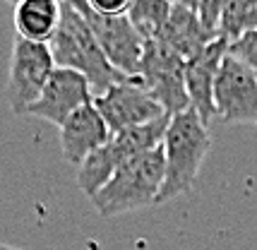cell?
Masks as SVG:
<instances>
[{
  "instance_id": "obj_1",
  "label": "cell",
  "mask_w": 257,
  "mask_h": 250,
  "mask_svg": "<svg viewBox=\"0 0 257 250\" xmlns=\"http://www.w3.org/2000/svg\"><path fill=\"white\" fill-rule=\"evenodd\" d=\"M161 149H164V161H166V178H164L157 205L176 200L195 185L202 164L212 149L209 125L192 108L171 115Z\"/></svg>"
},
{
  "instance_id": "obj_2",
  "label": "cell",
  "mask_w": 257,
  "mask_h": 250,
  "mask_svg": "<svg viewBox=\"0 0 257 250\" xmlns=\"http://www.w3.org/2000/svg\"><path fill=\"white\" fill-rule=\"evenodd\" d=\"M48 48L53 53L56 68L77 70L89 80L94 96L101 94L103 89H108L115 82L127 80V75H123L120 70H115L111 65V60L101 51L87 20L79 15V10L70 0H63L60 24L48 41Z\"/></svg>"
},
{
  "instance_id": "obj_3",
  "label": "cell",
  "mask_w": 257,
  "mask_h": 250,
  "mask_svg": "<svg viewBox=\"0 0 257 250\" xmlns=\"http://www.w3.org/2000/svg\"><path fill=\"white\" fill-rule=\"evenodd\" d=\"M164 178H166L164 149H149L145 154H137L130 161H125L111 176V181L89 200L101 216L135 212L142 207L157 205Z\"/></svg>"
},
{
  "instance_id": "obj_4",
  "label": "cell",
  "mask_w": 257,
  "mask_h": 250,
  "mask_svg": "<svg viewBox=\"0 0 257 250\" xmlns=\"http://www.w3.org/2000/svg\"><path fill=\"white\" fill-rule=\"evenodd\" d=\"M171 115H161L152 123L137 125V128H127L120 130L96 152H91L87 159L77 166V185L79 190L91 197L96 195L111 181V176L123 166L125 161H130L137 154H145L149 149L161 147L164 135H166V128Z\"/></svg>"
},
{
  "instance_id": "obj_5",
  "label": "cell",
  "mask_w": 257,
  "mask_h": 250,
  "mask_svg": "<svg viewBox=\"0 0 257 250\" xmlns=\"http://www.w3.org/2000/svg\"><path fill=\"white\" fill-rule=\"evenodd\" d=\"M53 70H56V60H53V53H51L48 44L15 36L8 82H5V99L10 103L12 113H27V108L44 91L48 77L53 75Z\"/></svg>"
},
{
  "instance_id": "obj_6",
  "label": "cell",
  "mask_w": 257,
  "mask_h": 250,
  "mask_svg": "<svg viewBox=\"0 0 257 250\" xmlns=\"http://www.w3.org/2000/svg\"><path fill=\"white\" fill-rule=\"evenodd\" d=\"M137 80L142 82L154 101L164 108V113L176 115L190 108L188 91H185V60L173 53L159 39H147L145 53L140 60Z\"/></svg>"
},
{
  "instance_id": "obj_7",
  "label": "cell",
  "mask_w": 257,
  "mask_h": 250,
  "mask_svg": "<svg viewBox=\"0 0 257 250\" xmlns=\"http://www.w3.org/2000/svg\"><path fill=\"white\" fill-rule=\"evenodd\" d=\"M214 113L226 125H257V75L228 51L214 82Z\"/></svg>"
},
{
  "instance_id": "obj_8",
  "label": "cell",
  "mask_w": 257,
  "mask_h": 250,
  "mask_svg": "<svg viewBox=\"0 0 257 250\" xmlns=\"http://www.w3.org/2000/svg\"><path fill=\"white\" fill-rule=\"evenodd\" d=\"M70 3L87 20L101 51L111 60L113 68L120 70L127 77H137L140 60L145 53V39L127 20V15H101V12L91 10L87 0H70Z\"/></svg>"
},
{
  "instance_id": "obj_9",
  "label": "cell",
  "mask_w": 257,
  "mask_h": 250,
  "mask_svg": "<svg viewBox=\"0 0 257 250\" xmlns=\"http://www.w3.org/2000/svg\"><path fill=\"white\" fill-rule=\"evenodd\" d=\"M91 101H94L96 111L106 120V125H108V130L113 135L120 133V130L152 123V120H157L161 115H166L164 108L154 101V96L142 87V82L137 77H127L123 82H115L108 89L96 94Z\"/></svg>"
},
{
  "instance_id": "obj_10",
  "label": "cell",
  "mask_w": 257,
  "mask_h": 250,
  "mask_svg": "<svg viewBox=\"0 0 257 250\" xmlns=\"http://www.w3.org/2000/svg\"><path fill=\"white\" fill-rule=\"evenodd\" d=\"M91 99H94L91 84L82 72L70 68H56L46 82L44 91L27 108L24 115H36V118L48 120V123L60 128L77 108L89 103Z\"/></svg>"
},
{
  "instance_id": "obj_11",
  "label": "cell",
  "mask_w": 257,
  "mask_h": 250,
  "mask_svg": "<svg viewBox=\"0 0 257 250\" xmlns=\"http://www.w3.org/2000/svg\"><path fill=\"white\" fill-rule=\"evenodd\" d=\"M228 51V41L216 36L209 46H204L195 58L185 63V91L190 108L209 125L214 115V82L216 72Z\"/></svg>"
},
{
  "instance_id": "obj_12",
  "label": "cell",
  "mask_w": 257,
  "mask_h": 250,
  "mask_svg": "<svg viewBox=\"0 0 257 250\" xmlns=\"http://www.w3.org/2000/svg\"><path fill=\"white\" fill-rule=\"evenodd\" d=\"M58 130H60V135H58V140H60V152H63V157H65L70 164H75V166H79L91 152H96L99 147H103L113 137V133L108 130L106 120H103L101 113L96 111L94 101L84 103L82 108H77Z\"/></svg>"
},
{
  "instance_id": "obj_13",
  "label": "cell",
  "mask_w": 257,
  "mask_h": 250,
  "mask_svg": "<svg viewBox=\"0 0 257 250\" xmlns=\"http://www.w3.org/2000/svg\"><path fill=\"white\" fill-rule=\"evenodd\" d=\"M159 39L161 44H166L173 53H178L185 63L195 58L204 46H209L216 39L214 32H209L204 24L200 22L197 12L190 10V8H180V5H173L171 8V15H168L164 29L159 32Z\"/></svg>"
},
{
  "instance_id": "obj_14",
  "label": "cell",
  "mask_w": 257,
  "mask_h": 250,
  "mask_svg": "<svg viewBox=\"0 0 257 250\" xmlns=\"http://www.w3.org/2000/svg\"><path fill=\"white\" fill-rule=\"evenodd\" d=\"M63 15V0H20L15 3V32L22 39L48 44Z\"/></svg>"
},
{
  "instance_id": "obj_15",
  "label": "cell",
  "mask_w": 257,
  "mask_h": 250,
  "mask_svg": "<svg viewBox=\"0 0 257 250\" xmlns=\"http://www.w3.org/2000/svg\"><path fill=\"white\" fill-rule=\"evenodd\" d=\"M171 8L173 5L168 0H133V5L127 10V20L147 41V39L159 36V32L164 29L168 15H171Z\"/></svg>"
},
{
  "instance_id": "obj_16",
  "label": "cell",
  "mask_w": 257,
  "mask_h": 250,
  "mask_svg": "<svg viewBox=\"0 0 257 250\" xmlns=\"http://www.w3.org/2000/svg\"><path fill=\"white\" fill-rule=\"evenodd\" d=\"M255 29H257V0H231L226 12L221 15L216 34L231 44V41L240 39L247 32H255Z\"/></svg>"
},
{
  "instance_id": "obj_17",
  "label": "cell",
  "mask_w": 257,
  "mask_h": 250,
  "mask_svg": "<svg viewBox=\"0 0 257 250\" xmlns=\"http://www.w3.org/2000/svg\"><path fill=\"white\" fill-rule=\"evenodd\" d=\"M228 53L235 56L238 60H243L247 68L257 75V29L255 32H247L240 39H235L228 44Z\"/></svg>"
},
{
  "instance_id": "obj_18",
  "label": "cell",
  "mask_w": 257,
  "mask_h": 250,
  "mask_svg": "<svg viewBox=\"0 0 257 250\" xmlns=\"http://www.w3.org/2000/svg\"><path fill=\"white\" fill-rule=\"evenodd\" d=\"M228 3L231 0H197V8H195V12H197V17H200V22L209 29V32H219V22H221V15L226 12V8H228ZM219 36V34H216Z\"/></svg>"
},
{
  "instance_id": "obj_19",
  "label": "cell",
  "mask_w": 257,
  "mask_h": 250,
  "mask_svg": "<svg viewBox=\"0 0 257 250\" xmlns=\"http://www.w3.org/2000/svg\"><path fill=\"white\" fill-rule=\"evenodd\" d=\"M87 5L101 15H127L133 0H87Z\"/></svg>"
},
{
  "instance_id": "obj_20",
  "label": "cell",
  "mask_w": 257,
  "mask_h": 250,
  "mask_svg": "<svg viewBox=\"0 0 257 250\" xmlns=\"http://www.w3.org/2000/svg\"><path fill=\"white\" fill-rule=\"evenodd\" d=\"M171 5H180V8H190V10H195L197 8V0H168Z\"/></svg>"
},
{
  "instance_id": "obj_21",
  "label": "cell",
  "mask_w": 257,
  "mask_h": 250,
  "mask_svg": "<svg viewBox=\"0 0 257 250\" xmlns=\"http://www.w3.org/2000/svg\"><path fill=\"white\" fill-rule=\"evenodd\" d=\"M0 250H22V248H15V245H8V243H0Z\"/></svg>"
},
{
  "instance_id": "obj_22",
  "label": "cell",
  "mask_w": 257,
  "mask_h": 250,
  "mask_svg": "<svg viewBox=\"0 0 257 250\" xmlns=\"http://www.w3.org/2000/svg\"><path fill=\"white\" fill-rule=\"evenodd\" d=\"M8 3H12V5H15V3H20V0H8Z\"/></svg>"
}]
</instances>
